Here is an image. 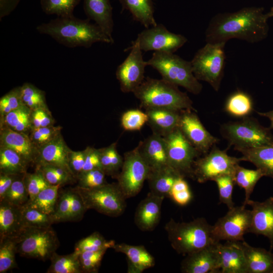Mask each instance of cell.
Masks as SVG:
<instances>
[{"instance_id":"cell-1","label":"cell","mask_w":273,"mask_h":273,"mask_svg":"<svg viewBox=\"0 0 273 273\" xmlns=\"http://www.w3.org/2000/svg\"><path fill=\"white\" fill-rule=\"evenodd\" d=\"M268 18L262 8L256 7L217 14L206 29L205 40L226 43L229 40L236 38L250 43L258 42L267 35Z\"/></svg>"},{"instance_id":"cell-2","label":"cell","mask_w":273,"mask_h":273,"mask_svg":"<svg viewBox=\"0 0 273 273\" xmlns=\"http://www.w3.org/2000/svg\"><path fill=\"white\" fill-rule=\"evenodd\" d=\"M41 34L48 35L68 48H90L96 42L112 44L111 40L96 23L88 18L82 19L74 15L58 17L36 27Z\"/></svg>"},{"instance_id":"cell-3","label":"cell","mask_w":273,"mask_h":273,"mask_svg":"<svg viewBox=\"0 0 273 273\" xmlns=\"http://www.w3.org/2000/svg\"><path fill=\"white\" fill-rule=\"evenodd\" d=\"M133 93L140 101L141 107L145 109L159 108L196 111L187 93L180 91L178 86L162 78L147 77Z\"/></svg>"},{"instance_id":"cell-4","label":"cell","mask_w":273,"mask_h":273,"mask_svg":"<svg viewBox=\"0 0 273 273\" xmlns=\"http://www.w3.org/2000/svg\"><path fill=\"white\" fill-rule=\"evenodd\" d=\"M212 228L203 217L188 222H178L171 218L164 226L171 247L183 255L218 243L213 238Z\"/></svg>"},{"instance_id":"cell-5","label":"cell","mask_w":273,"mask_h":273,"mask_svg":"<svg viewBox=\"0 0 273 273\" xmlns=\"http://www.w3.org/2000/svg\"><path fill=\"white\" fill-rule=\"evenodd\" d=\"M146 64L157 70L162 79L192 94L198 95L202 91V85L194 75L191 61L173 53L154 52Z\"/></svg>"},{"instance_id":"cell-6","label":"cell","mask_w":273,"mask_h":273,"mask_svg":"<svg viewBox=\"0 0 273 273\" xmlns=\"http://www.w3.org/2000/svg\"><path fill=\"white\" fill-rule=\"evenodd\" d=\"M220 133L228 141V148L234 146L237 151L273 145V135L270 128L264 127L256 119L249 116L239 121L221 125Z\"/></svg>"},{"instance_id":"cell-7","label":"cell","mask_w":273,"mask_h":273,"mask_svg":"<svg viewBox=\"0 0 273 273\" xmlns=\"http://www.w3.org/2000/svg\"><path fill=\"white\" fill-rule=\"evenodd\" d=\"M14 238L17 253L21 256L42 261L50 259L60 245L51 226L25 228Z\"/></svg>"},{"instance_id":"cell-8","label":"cell","mask_w":273,"mask_h":273,"mask_svg":"<svg viewBox=\"0 0 273 273\" xmlns=\"http://www.w3.org/2000/svg\"><path fill=\"white\" fill-rule=\"evenodd\" d=\"M225 43H210L200 49L191 61L193 72L198 80L208 83L218 91L223 74Z\"/></svg>"},{"instance_id":"cell-9","label":"cell","mask_w":273,"mask_h":273,"mask_svg":"<svg viewBox=\"0 0 273 273\" xmlns=\"http://www.w3.org/2000/svg\"><path fill=\"white\" fill-rule=\"evenodd\" d=\"M76 188L87 210L93 209L103 214L117 217L125 209L126 199L117 183H107L92 189Z\"/></svg>"},{"instance_id":"cell-10","label":"cell","mask_w":273,"mask_h":273,"mask_svg":"<svg viewBox=\"0 0 273 273\" xmlns=\"http://www.w3.org/2000/svg\"><path fill=\"white\" fill-rule=\"evenodd\" d=\"M226 148L221 150L214 145L202 157L197 158L194 164L193 175L198 183L212 180L221 175H234L236 167L242 158L229 156Z\"/></svg>"},{"instance_id":"cell-11","label":"cell","mask_w":273,"mask_h":273,"mask_svg":"<svg viewBox=\"0 0 273 273\" xmlns=\"http://www.w3.org/2000/svg\"><path fill=\"white\" fill-rule=\"evenodd\" d=\"M151 169L141 155L138 147L124 154L117 185L126 199L137 195L147 180Z\"/></svg>"},{"instance_id":"cell-12","label":"cell","mask_w":273,"mask_h":273,"mask_svg":"<svg viewBox=\"0 0 273 273\" xmlns=\"http://www.w3.org/2000/svg\"><path fill=\"white\" fill-rule=\"evenodd\" d=\"M168 164L183 176L194 178L193 166L201 154L177 127L164 136Z\"/></svg>"},{"instance_id":"cell-13","label":"cell","mask_w":273,"mask_h":273,"mask_svg":"<svg viewBox=\"0 0 273 273\" xmlns=\"http://www.w3.org/2000/svg\"><path fill=\"white\" fill-rule=\"evenodd\" d=\"M251 211L242 205L229 209L223 217L212 225L214 240L231 242L243 241L244 236L248 233L251 224Z\"/></svg>"},{"instance_id":"cell-14","label":"cell","mask_w":273,"mask_h":273,"mask_svg":"<svg viewBox=\"0 0 273 273\" xmlns=\"http://www.w3.org/2000/svg\"><path fill=\"white\" fill-rule=\"evenodd\" d=\"M129 49V55L116 71V78L123 93H133L142 84L145 80V69L147 66L136 39L127 49Z\"/></svg>"},{"instance_id":"cell-15","label":"cell","mask_w":273,"mask_h":273,"mask_svg":"<svg viewBox=\"0 0 273 273\" xmlns=\"http://www.w3.org/2000/svg\"><path fill=\"white\" fill-rule=\"evenodd\" d=\"M140 49L145 52L174 53L187 41L184 36L170 32L162 24H157L141 32L136 38Z\"/></svg>"},{"instance_id":"cell-16","label":"cell","mask_w":273,"mask_h":273,"mask_svg":"<svg viewBox=\"0 0 273 273\" xmlns=\"http://www.w3.org/2000/svg\"><path fill=\"white\" fill-rule=\"evenodd\" d=\"M178 127L201 155L207 154L219 141L204 126L195 110L180 111Z\"/></svg>"},{"instance_id":"cell-17","label":"cell","mask_w":273,"mask_h":273,"mask_svg":"<svg viewBox=\"0 0 273 273\" xmlns=\"http://www.w3.org/2000/svg\"><path fill=\"white\" fill-rule=\"evenodd\" d=\"M220 242L186 255L181 263V271L184 273L219 272Z\"/></svg>"},{"instance_id":"cell-18","label":"cell","mask_w":273,"mask_h":273,"mask_svg":"<svg viewBox=\"0 0 273 273\" xmlns=\"http://www.w3.org/2000/svg\"><path fill=\"white\" fill-rule=\"evenodd\" d=\"M252 210L251 224L249 233L267 237L270 249H273V197L263 202L249 200L246 203Z\"/></svg>"},{"instance_id":"cell-19","label":"cell","mask_w":273,"mask_h":273,"mask_svg":"<svg viewBox=\"0 0 273 273\" xmlns=\"http://www.w3.org/2000/svg\"><path fill=\"white\" fill-rule=\"evenodd\" d=\"M70 151L71 149L66 145L60 133L50 142L36 150L35 164L57 166L62 168L74 176L69 165V155Z\"/></svg>"},{"instance_id":"cell-20","label":"cell","mask_w":273,"mask_h":273,"mask_svg":"<svg viewBox=\"0 0 273 273\" xmlns=\"http://www.w3.org/2000/svg\"><path fill=\"white\" fill-rule=\"evenodd\" d=\"M164 197L149 192L138 205L134 222L142 231H152L159 223Z\"/></svg>"},{"instance_id":"cell-21","label":"cell","mask_w":273,"mask_h":273,"mask_svg":"<svg viewBox=\"0 0 273 273\" xmlns=\"http://www.w3.org/2000/svg\"><path fill=\"white\" fill-rule=\"evenodd\" d=\"M0 141L1 146L7 147L17 152L28 165L35 164L36 150L27 133L1 124Z\"/></svg>"},{"instance_id":"cell-22","label":"cell","mask_w":273,"mask_h":273,"mask_svg":"<svg viewBox=\"0 0 273 273\" xmlns=\"http://www.w3.org/2000/svg\"><path fill=\"white\" fill-rule=\"evenodd\" d=\"M137 147L151 170L169 165L165 142L163 136L153 133L144 141L140 142Z\"/></svg>"},{"instance_id":"cell-23","label":"cell","mask_w":273,"mask_h":273,"mask_svg":"<svg viewBox=\"0 0 273 273\" xmlns=\"http://www.w3.org/2000/svg\"><path fill=\"white\" fill-rule=\"evenodd\" d=\"M220 272L247 273L246 263L241 241L226 242L218 246Z\"/></svg>"},{"instance_id":"cell-24","label":"cell","mask_w":273,"mask_h":273,"mask_svg":"<svg viewBox=\"0 0 273 273\" xmlns=\"http://www.w3.org/2000/svg\"><path fill=\"white\" fill-rule=\"evenodd\" d=\"M83 7L87 18L94 21L114 41L113 8L110 0H83Z\"/></svg>"},{"instance_id":"cell-25","label":"cell","mask_w":273,"mask_h":273,"mask_svg":"<svg viewBox=\"0 0 273 273\" xmlns=\"http://www.w3.org/2000/svg\"><path fill=\"white\" fill-rule=\"evenodd\" d=\"M112 248L127 256L128 272L141 273L155 264L154 257L144 246L131 245L124 243H115Z\"/></svg>"},{"instance_id":"cell-26","label":"cell","mask_w":273,"mask_h":273,"mask_svg":"<svg viewBox=\"0 0 273 273\" xmlns=\"http://www.w3.org/2000/svg\"><path fill=\"white\" fill-rule=\"evenodd\" d=\"M145 112L153 133L164 137L178 126L180 111L154 108L146 109Z\"/></svg>"},{"instance_id":"cell-27","label":"cell","mask_w":273,"mask_h":273,"mask_svg":"<svg viewBox=\"0 0 273 273\" xmlns=\"http://www.w3.org/2000/svg\"><path fill=\"white\" fill-rule=\"evenodd\" d=\"M247 266V273H271L273 270V253L271 251L250 246L241 241Z\"/></svg>"},{"instance_id":"cell-28","label":"cell","mask_w":273,"mask_h":273,"mask_svg":"<svg viewBox=\"0 0 273 273\" xmlns=\"http://www.w3.org/2000/svg\"><path fill=\"white\" fill-rule=\"evenodd\" d=\"M23 229L20 206L0 201V239L16 238Z\"/></svg>"},{"instance_id":"cell-29","label":"cell","mask_w":273,"mask_h":273,"mask_svg":"<svg viewBox=\"0 0 273 273\" xmlns=\"http://www.w3.org/2000/svg\"><path fill=\"white\" fill-rule=\"evenodd\" d=\"M181 176L178 172L169 165L151 170L147 178L150 192L165 198H170L174 183Z\"/></svg>"},{"instance_id":"cell-30","label":"cell","mask_w":273,"mask_h":273,"mask_svg":"<svg viewBox=\"0 0 273 273\" xmlns=\"http://www.w3.org/2000/svg\"><path fill=\"white\" fill-rule=\"evenodd\" d=\"M243 161L253 164L264 176L273 178V145L238 150Z\"/></svg>"},{"instance_id":"cell-31","label":"cell","mask_w":273,"mask_h":273,"mask_svg":"<svg viewBox=\"0 0 273 273\" xmlns=\"http://www.w3.org/2000/svg\"><path fill=\"white\" fill-rule=\"evenodd\" d=\"M122 10L128 11L134 20L140 23L146 28L156 26L157 23L154 16L152 0H118Z\"/></svg>"},{"instance_id":"cell-32","label":"cell","mask_w":273,"mask_h":273,"mask_svg":"<svg viewBox=\"0 0 273 273\" xmlns=\"http://www.w3.org/2000/svg\"><path fill=\"white\" fill-rule=\"evenodd\" d=\"M224 109L230 115L242 118L249 116L252 113L253 103L247 94L237 91L228 98Z\"/></svg>"},{"instance_id":"cell-33","label":"cell","mask_w":273,"mask_h":273,"mask_svg":"<svg viewBox=\"0 0 273 273\" xmlns=\"http://www.w3.org/2000/svg\"><path fill=\"white\" fill-rule=\"evenodd\" d=\"M28 164L14 150L1 146L0 173L23 175L26 173Z\"/></svg>"},{"instance_id":"cell-34","label":"cell","mask_w":273,"mask_h":273,"mask_svg":"<svg viewBox=\"0 0 273 273\" xmlns=\"http://www.w3.org/2000/svg\"><path fill=\"white\" fill-rule=\"evenodd\" d=\"M264 176L262 172L259 169H249L237 165L234 178L235 184L245 191V200L242 205L246 206V203L252 194L256 184Z\"/></svg>"},{"instance_id":"cell-35","label":"cell","mask_w":273,"mask_h":273,"mask_svg":"<svg viewBox=\"0 0 273 273\" xmlns=\"http://www.w3.org/2000/svg\"><path fill=\"white\" fill-rule=\"evenodd\" d=\"M61 187L62 186L60 184L51 185L41 191L33 199L29 200L26 203L46 214L52 215Z\"/></svg>"},{"instance_id":"cell-36","label":"cell","mask_w":273,"mask_h":273,"mask_svg":"<svg viewBox=\"0 0 273 273\" xmlns=\"http://www.w3.org/2000/svg\"><path fill=\"white\" fill-rule=\"evenodd\" d=\"M31 114V110L23 105L1 118V124H4L14 130L27 133L32 129Z\"/></svg>"},{"instance_id":"cell-37","label":"cell","mask_w":273,"mask_h":273,"mask_svg":"<svg viewBox=\"0 0 273 273\" xmlns=\"http://www.w3.org/2000/svg\"><path fill=\"white\" fill-rule=\"evenodd\" d=\"M50 260L51 264L47 273H83L78 255L74 252L67 255L55 252Z\"/></svg>"},{"instance_id":"cell-38","label":"cell","mask_w":273,"mask_h":273,"mask_svg":"<svg viewBox=\"0 0 273 273\" xmlns=\"http://www.w3.org/2000/svg\"><path fill=\"white\" fill-rule=\"evenodd\" d=\"M117 143L100 149L101 162L103 170L106 174L116 178L123 163V158L119 154L116 148Z\"/></svg>"},{"instance_id":"cell-39","label":"cell","mask_w":273,"mask_h":273,"mask_svg":"<svg viewBox=\"0 0 273 273\" xmlns=\"http://www.w3.org/2000/svg\"><path fill=\"white\" fill-rule=\"evenodd\" d=\"M23 228H47L54 223L52 216L32 207L27 203L20 206Z\"/></svg>"},{"instance_id":"cell-40","label":"cell","mask_w":273,"mask_h":273,"mask_svg":"<svg viewBox=\"0 0 273 273\" xmlns=\"http://www.w3.org/2000/svg\"><path fill=\"white\" fill-rule=\"evenodd\" d=\"M81 0H40L42 11L47 15H56L58 17L74 15L75 8Z\"/></svg>"},{"instance_id":"cell-41","label":"cell","mask_w":273,"mask_h":273,"mask_svg":"<svg viewBox=\"0 0 273 273\" xmlns=\"http://www.w3.org/2000/svg\"><path fill=\"white\" fill-rule=\"evenodd\" d=\"M115 242L107 240L98 232L79 240L75 244L74 252L79 255L84 251H96L112 248Z\"/></svg>"},{"instance_id":"cell-42","label":"cell","mask_w":273,"mask_h":273,"mask_svg":"<svg viewBox=\"0 0 273 273\" xmlns=\"http://www.w3.org/2000/svg\"><path fill=\"white\" fill-rule=\"evenodd\" d=\"M16 253L14 238L0 239V273H5L17 267L15 259Z\"/></svg>"},{"instance_id":"cell-43","label":"cell","mask_w":273,"mask_h":273,"mask_svg":"<svg viewBox=\"0 0 273 273\" xmlns=\"http://www.w3.org/2000/svg\"><path fill=\"white\" fill-rule=\"evenodd\" d=\"M21 97L23 104L31 110L46 108L44 92L30 83H25L20 86Z\"/></svg>"},{"instance_id":"cell-44","label":"cell","mask_w":273,"mask_h":273,"mask_svg":"<svg viewBox=\"0 0 273 273\" xmlns=\"http://www.w3.org/2000/svg\"><path fill=\"white\" fill-rule=\"evenodd\" d=\"M23 175L17 178L8 190L2 200L14 205L21 206L29 199V195L24 186Z\"/></svg>"},{"instance_id":"cell-45","label":"cell","mask_w":273,"mask_h":273,"mask_svg":"<svg viewBox=\"0 0 273 273\" xmlns=\"http://www.w3.org/2000/svg\"><path fill=\"white\" fill-rule=\"evenodd\" d=\"M61 129V126L54 125L32 129L29 137L35 150L60 134Z\"/></svg>"},{"instance_id":"cell-46","label":"cell","mask_w":273,"mask_h":273,"mask_svg":"<svg viewBox=\"0 0 273 273\" xmlns=\"http://www.w3.org/2000/svg\"><path fill=\"white\" fill-rule=\"evenodd\" d=\"M213 181L217 186L219 202L227 206L229 209L234 207L232 199L233 188L235 184L234 175L223 174L215 178Z\"/></svg>"},{"instance_id":"cell-47","label":"cell","mask_w":273,"mask_h":273,"mask_svg":"<svg viewBox=\"0 0 273 273\" xmlns=\"http://www.w3.org/2000/svg\"><path fill=\"white\" fill-rule=\"evenodd\" d=\"M23 180L29 195V200L33 199L41 191L51 186L37 169L33 173L26 172L23 174Z\"/></svg>"},{"instance_id":"cell-48","label":"cell","mask_w":273,"mask_h":273,"mask_svg":"<svg viewBox=\"0 0 273 273\" xmlns=\"http://www.w3.org/2000/svg\"><path fill=\"white\" fill-rule=\"evenodd\" d=\"M106 173L101 169H95L80 173L76 177L78 180L77 187L83 189H92L101 187L107 183Z\"/></svg>"},{"instance_id":"cell-49","label":"cell","mask_w":273,"mask_h":273,"mask_svg":"<svg viewBox=\"0 0 273 273\" xmlns=\"http://www.w3.org/2000/svg\"><path fill=\"white\" fill-rule=\"evenodd\" d=\"M148 121L147 113L139 109L128 110L121 116V123L126 130H139Z\"/></svg>"},{"instance_id":"cell-50","label":"cell","mask_w":273,"mask_h":273,"mask_svg":"<svg viewBox=\"0 0 273 273\" xmlns=\"http://www.w3.org/2000/svg\"><path fill=\"white\" fill-rule=\"evenodd\" d=\"M107 249L84 251L78 255L83 273L98 272L102 259Z\"/></svg>"},{"instance_id":"cell-51","label":"cell","mask_w":273,"mask_h":273,"mask_svg":"<svg viewBox=\"0 0 273 273\" xmlns=\"http://www.w3.org/2000/svg\"><path fill=\"white\" fill-rule=\"evenodd\" d=\"M71 198L72 188L59 192L55 211L52 215L54 223L66 221Z\"/></svg>"},{"instance_id":"cell-52","label":"cell","mask_w":273,"mask_h":273,"mask_svg":"<svg viewBox=\"0 0 273 273\" xmlns=\"http://www.w3.org/2000/svg\"><path fill=\"white\" fill-rule=\"evenodd\" d=\"M24 105L22 101L20 86L14 88L0 99L1 117Z\"/></svg>"},{"instance_id":"cell-53","label":"cell","mask_w":273,"mask_h":273,"mask_svg":"<svg viewBox=\"0 0 273 273\" xmlns=\"http://www.w3.org/2000/svg\"><path fill=\"white\" fill-rule=\"evenodd\" d=\"M87 210L83 200L76 188H72V198L66 221L81 220Z\"/></svg>"},{"instance_id":"cell-54","label":"cell","mask_w":273,"mask_h":273,"mask_svg":"<svg viewBox=\"0 0 273 273\" xmlns=\"http://www.w3.org/2000/svg\"><path fill=\"white\" fill-rule=\"evenodd\" d=\"M31 123L33 129L53 125L54 120L47 107L39 108L31 110Z\"/></svg>"},{"instance_id":"cell-55","label":"cell","mask_w":273,"mask_h":273,"mask_svg":"<svg viewBox=\"0 0 273 273\" xmlns=\"http://www.w3.org/2000/svg\"><path fill=\"white\" fill-rule=\"evenodd\" d=\"M86 154V149L80 151H74L71 150L70 152L69 165L75 178L82 171Z\"/></svg>"},{"instance_id":"cell-56","label":"cell","mask_w":273,"mask_h":273,"mask_svg":"<svg viewBox=\"0 0 273 273\" xmlns=\"http://www.w3.org/2000/svg\"><path fill=\"white\" fill-rule=\"evenodd\" d=\"M86 149V154L85 163L81 172L95 169H102L100 149L90 147H87Z\"/></svg>"},{"instance_id":"cell-57","label":"cell","mask_w":273,"mask_h":273,"mask_svg":"<svg viewBox=\"0 0 273 273\" xmlns=\"http://www.w3.org/2000/svg\"><path fill=\"white\" fill-rule=\"evenodd\" d=\"M36 168L42 173L47 181L51 185H61L62 186L69 184L64 178L59 176L53 170L51 165L48 164H40L36 165Z\"/></svg>"},{"instance_id":"cell-58","label":"cell","mask_w":273,"mask_h":273,"mask_svg":"<svg viewBox=\"0 0 273 273\" xmlns=\"http://www.w3.org/2000/svg\"><path fill=\"white\" fill-rule=\"evenodd\" d=\"M21 175L0 173V200L3 199L13 183Z\"/></svg>"},{"instance_id":"cell-59","label":"cell","mask_w":273,"mask_h":273,"mask_svg":"<svg viewBox=\"0 0 273 273\" xmlns=\"http://www.w3.org/2000/svg\"><path fill=\"white\" fill-rule=\"evenodd\" d=\"M176 203L180 206L188 204L192 198V194L190 189L170 193V197Z\"/></svg>"},{"instance_id":"cell-60","label":"cell","mask_w":273,"mask_h":273,"mask_svg":"<svg viewBox=\"0 0 273 273\" xmlns=\"http://www.w3.org/2000/svg\"><path fill=\"white\" fill-rule=\"evenodd\" d=\"M22 0H0V20L10 15Z\"/></svg>"},{"instance_id":"cell-61","label":"cell","mask_w":273,"mask_h":273,"mask_svg":"<svg viewBox=\"0 0 273 273\" xmlns=\"http://www.w3.org/2000/svg\"><path fill=\"white\" fill-rule=\"evenodd\" d=\"M257 113L261 116L268 118L270 122V128L273 129V110L265 112H257Z\"/></svg>"},{"instance_id":"cell-62","label":"cell","mask_w":273,"mask_h":273,"mask_svg":"<svg viewBox=\"0 0 273 273\" xmlns=\"http://www.w3.org/2000/svg\"><path fill=\"white\" fill-rule=\"evenodd\" d=\"M268 16L269 17H273V8L271 10V11L267 14Z\"/></svg>"},{"instance_id":"cell-63","label":"cell","mask_w":273,"mask_h":273,"mask_svg":"<svg viewBox=\"0 0 273 273\" xmlns=\"http://www.w3.org/2000/svg\"><path fill=\"white\" fill-rule=\"evenodd\" d=\"M271 273H273V270L272 271Z\"/></svg>"}]
</instances>
